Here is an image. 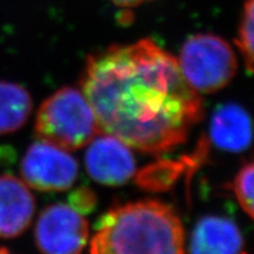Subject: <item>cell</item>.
<instances>
[{
    "mask_svg": "<svg viewBox=\"0 0 254 254\" xmlns=\"http://www.w3.org/2000/svg\"><path fill=\"white\" fill-rule=\"evenodd\" d=\"M80 85L100 132L144 153L182 145L204 113L178 60L151 39L90 56Z\"/></svg>",
    "mask_w": 254,
    "mask_h": 254,
    "instance_id": "1",
    "label": "cell"
},
{
    "mask_svg": "<svg viewBox=\"0 0 254 254\" xmlns=\"http://www.w3.org/2000/svg\"><path fill=\"white\" fill-rule=\"evenodd\" d=\"M90 252L184 253L185 232L171 206L150 199L127 202L99 219L90 241Z\"/></svg>",
    "mask_w": 254,
    "mask_h": 254,
    "instance_id": "2",
    "label": "cell"
},
{
    "mask_svg": "<svg viewBox=\"0 0 254 254\" xmlns=\"http://www.w3.org/2000/svg\"><path fill=\"white\" fill-rule=\"evenodd\" d=\"M34 129L38 138L65 150H78L90 144L100 129L90 101L82 91L63 87L43 101Z\"/></svg>",
    "mask_w": 254,
    "mask_h": 254,
    "instance_id": "3",
    "label": "cell"
},
{
    "mask_svg": "<svg viewBox=\"0 0 254 254\" xmlns=\"http://www.w3.org/2000/svg\"><path fill=\"white\" fill-rule=\"evenodd\" d=\"M179 67L187 82L198 93H213L230 84L238 64L230 44L214 34L190 37L182 47Z\"/></svg>",
    "mask_w": 254,
    "mask_h": 254,
    "instance_id": "4",
    "label": "cell"
},
{
    "mask_svg": "<svg viewBox=\"0 0 254 254\" xmlns=\"http://www.w3.org/2000/svg\"><path fill=\"white\" fill-rule=\"evenodd\" d=\"M20 174L30 189L62 192L71 189L77 180L78 164L67 150L39 139L27 148Z\"/></svg>",
    "mask_w": 254,
    "mask_h": 254,
    "instance_id": "5",
    "label": "cell"
},
{
    "mask_svg": "<svg viewBox=\"0 0 254 254\" xmlns=\"http://www.w3.org/2000/svg\"><path fill=\"white\" fill-rule=\"evenodd\" d=\"M88 236L86 219L66 204H55L44 209L34 230L38 249L49 254L80 253L87 245Z\"/></svg>",
    "mask_w": 254,
    "mask_h": 254,
    "instance_id": "6",
    "label": "cell"
},
{
    "mask_svg": "<svg viewBox=\"0 0 254 254\" xmlns=\"http://www.w3.org/2000/svg\"><path fill=\"white\" fill-rule=\"evenodd\" d=\"M129 146L104 133L94 136L85 155L86 170L92 179L107 186H120L132 179L135 160Z\"/></svg>",
    "mask_w": 254,
    "mask_h": 254,
    "instance_id": "7",
    "label": "cell"
},
{
    "mask_svg": "<svg viewBox=\"0 0 254 254\" xmlns=\"http://www.w3.org/2000/svg\"><path fill=\"white\" fill-rule=\"evenodd\" d=\"M36 201L23 179L0 174V238L13 239L31 225Z\"/></svg>",
    "mask_w": 254,
    "mask_h": 254,
    "instance_id": "8",
    "label": "cell"
},
{
    "mask_svg": "<svg viewBox=\"0 0 254 254\" xmlns=\"http://www.w3.org/2000/svg\"><path fill=\"white\" fill-rule=\"evenodd\" d=\"M190 245V253L230 254L245 251V241L237 225L230 219L214 215L200 219Z\"/></svg>",
    "mask_w": 254,
    "mask_h": 254,
    "instance_id": "9",
    "label": "cell"
},
{
    "mask_svg": "<svg viewBox=\"0 0 254 254\" xmlns=\"http://www.w3.org/2000/svg\"><path fill=\"white\" fill-rule=\"evenodd\" d=\"M211 138L219 148L230 152L246 150L253 139L250 114L237 104L222 105L211 120Z\"/></svg>",
    "mask_w": 254,
    "mask_h": 254,
    "instance_id": "10",
    "label": "cell"
},
{
    "mask_svg": "<svg viewBox=\"0 0 254 254\" xmlns=\"http://www.w3.org/2000/svg\"><path fill=\"white\" fill-rule=\"evenodd\" d=\"M33 109L31 94L21 85L0 80V135L17 132Z\"/></svg>",
    "mask_w": 254,
    "mask_h": 254,
    "instance_id": "11",
    "label": "cell"
},
{
    "mask_svg": "<svg viewBox=\"0 0 254 254\" xmlns=\"http://www.w3.org/2000/svg\"><path fill=\"white\" fill-rule=\"evenodd\" d=\"M247 68L254 73V0H246L236 40Z\"/></svg>",
    "mask_w": 254,
    "mask_h": 254,
    "instance_id": "12",
    "label": "cell"
},
{
    "mask_svg": "<svg viewBox=\"0 0 254 254\" xmlns=\"http://www.w3.org/2000/svg\"><path fill=\"white\" fill-rule=\"evenodd\" d=\"M232 189L244 211L254 219V161L246 164L238 172Z\"/></svg>",
    "mask_w": 254,
    "mask_h": 254,
    "instance_id": "13",
    "label": "cell"
},
{
    "mask_svg": "<svg viewBox=\"0 0 254 254\" xmlns=\"http://www.w3.org/2000/svg\"><path fill=\"white\" fill-rule=\"evenodd\" d=\"M69 201H71L72 207L80 212L81 214L87 213L94 206V193L91 192L90 190L81 187V189L73 192Z\"/></svg>",
    "mask_w": 254,
    "mask_h": 254,
    "instance_id": "14",
    "label": "cell"
},
{
    "mask_svg": "<svg viewBox=\"0 0 254 254\" xmlns=\"http://www.w3.org/2000/svg\"><path fill=\"white\" fill-rule=\"evenodd\" d=\"M111 1L117 6H120V7H136L139 5L150 2L152 0H111Z\"/></svg>",
    "mask_w": 254,
    "mask_h": 254,
    "instance_id": "15",
    "label": "cell"
}]
</instances>
